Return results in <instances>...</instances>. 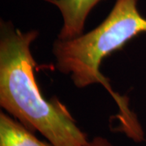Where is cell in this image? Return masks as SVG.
Returning a JSON list of instances; mask_svg holds the SVG:
<instances>
[{
	"label": "cell",
	"mask_w": 146,
	"mask_h": 146,
	"mask_svg": "<svg viewBox=\"0 0 146 146\" xmlns=\"http://www.w3.org/2000/svg\"><path fill=\"white\" fill-rule=\"evenodd\" d=\"M55 6L63 18V26L58 34L60 40H69L83 34L90 11L102 0H45Z\"/></svg>",
	"instance_id": "3957f363"
},
{
	"label": "cell",
	"mask_w": 146,
	"mask_h": 146,
	"mask_svg": "<svg viewBox=\"0 0 146 146\" xmlns=\"http://www.w3.org/2000/svg\"><path fill=\"white\" fill-rule=\"evenodd\" d=\"M89 146H115L102 136H96L89 141Z\"/></svg>",
	"instance_id": "5b68a950"
},
{
	"label": "cell",
	"mask_w": 146,
	"mask_h": 146,
	"mask_svg": "<svg viewBox=\"0 0 146 146\" xmlns=\"http://www.w3.org/2000/svg\"><path fill=\"white\" fill-rule=\"evenodd\" d=\"M36 30L22 32L11 22L0 26V106L54 146H89L87 135L56 97L46 99L35 76L31 46Z\"/></svg>",
	"instance_id": "6da1fadb"
},
{
	"label": "cell",
	"mask_w": 146,
	"mask_h": 146,
	"mask_svg": "<svg viewBox=\"0 0 146 146\" xmlns=\"http://www.w3.org/2000/svg\"><path fill=\"white\" fill-rule=\"evenodd\" d=\"M138 0H116L109 15L91 31L69 40L56 39L52 52L55 68L68 75L76 88L100 84L115 98L119 106L120 127L134 128L139 121L127 102L115 94L100 71L101 63L132 38L146 33V18L137 8Z\"/></svg>",
	"instance_id": "7a4b0ae2"
},
{
	"label": "cell",
	"mask_w": 146,
	"mask_h": 146,
	"mask_svg": "<svg viewBox=\"0 0 146 146\" xmlns=\"http://www.w3.org/2000/svg\"><path fill=\"white\" fill-rule=\"evenodd\" d=\"M0 146H54L39 140L34 132L5 111L0 112Z\"/></svg>",
	"instance_id": "277c9868"
}]
</instances>
